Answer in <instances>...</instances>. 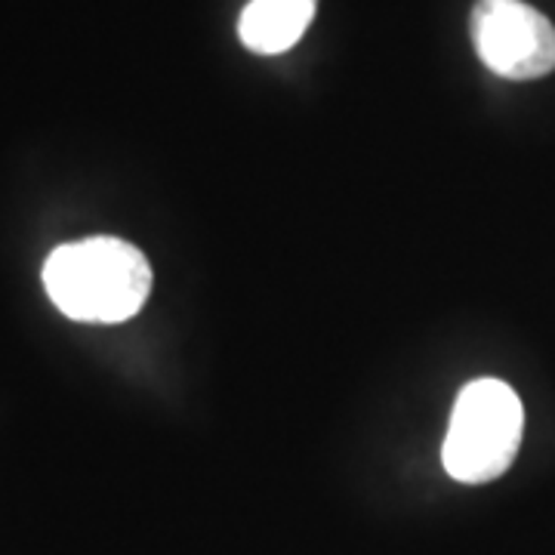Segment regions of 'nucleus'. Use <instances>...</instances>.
I'll return each instance as SVG.
<instances>
[{"label": "nucleus", "mask_w": 555, "mask_h": 555, "mask_svg": "<svg viewBox=\"0 0 555 555\" xmlns=\"http://www.w3.org/2000/svg\"><path fill=\"white\" fill-rule=\"evenodd\" d=\"M152 281L145 254L120 238L72 241L43 262V287L53 306L83 324L133 318L152 294Z\"/></svg>", "instance_id": "1"}, {"label": "nucleus", "mask_w": 555, "mask_h": 555, "mask_svg": "<svg viewBox=\"0 0 555 555\" xmlns=\"http://www.w3.org/2000/svg\"><path fill=\"white\" fill-rule=\"evenodd\" d=\"M525 433V408L503 379H476L460 389L441 448L448 476L463 485L500 478L516 460Z\"/></svg>", "instance_id": "2"}, {"label": "nucleus", "mask_w": 555, "mask_h": 555, "mask_svg": "<svg viewBox=\"0 0 555 555\" xmlns=\"http://www.w3.org/2000/svg\"><path fill=\"white\" fill-rule=\"evenodd\" d=\"M478 60L506 80L555 72V25L521 0H478L469 16Z\"/></svg>", "instance_id": "3"}, {"label": "nucleus", "mask_w": 555, "mask_h": 555, "mask_svg": "<svg viewBox=\"0 0 555 555\" xmlns=\"http://www.w3.org/2000/svg\"><path fill=\"white\" fill-rule=\"evenodd\" d=\"M315 7L318 0H250L241 10V43L259 56L287 53L315 20Z\"/></svg>", "instance_id": "4"}]
</instances>
